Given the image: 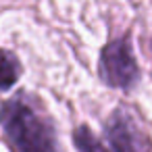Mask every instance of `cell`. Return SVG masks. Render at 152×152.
I'll return each mask as SVG.
<instances>
[{"mask_svg": "<svg viewBox=\"0 0 152 152\" xmlns=\"http://www.w3.org/2000/svg\"><path fill=\"white\" fill-rule=\"evenodd\" d=\"M0 129L13 152H61L56 121L42 98L27 90L0 102Z\"/></svg>", "mask_w": 152, "mask_h": 152, "instance_id": "cell-1", "label": "cell"}, {"mask_svg": "<svg viewBox=\"0 0 152 152\" xmlns=\"http://www.w3.org/2000/svg\"><path fill=\"white\" fill-rule=\"evenodd\" d=\"M106 152H148V140L142 133L133 115L117 106L102 125Z\"/></svg>", "mask_w": 152, "mask_h": 152, "instance_id": "cell-3", "label": "cell"}, {"mask_svg": "<svg viewBox=\"0 0 152 152\" xmlns=\"http://www.w3.org/2000/svg\"><path fill=\"white\" fill-rule=\"evenodd\" d=\"M73 144L77 148V152H106V146L94 135V131L81 123L73 129Z\"/></svg>", "mask_w": 152, "mask_h": 152, "instance_id": "cell-5", "label": "cell"}, {"mask_svg": "<svg viewBox=\"0 0 152 152\" xmlns=\"http://www.w3.org/2000/svg\"><path fill=\"white\" fill-rule=\"evenodd\" d=\"M150 46H152V40H150Z\"/></svg>", "mask_w": 152, "mask_h": 152, "instance_id": "cell-6", "label": "cell"}, {"mask_svg": "<svg viewBox=\"0 0 152 152\" xmlns=\"http://www.w3.org/2000/svg\"><path fill=\"white\" fill-rule=\"evenodd\" d=\"M23 75V67L19 56L13 50L0 48V92H9L17 86Z\"/></svg>", "mask_w": 152, "mask_h": 152, "instance_id": "cell-4", "label": "cell"}, {"mask_svg": "<svg viewBox=\"0 0 152 152\" xmlns=\"http://www.w3.org/2000/svg\"><path fill=\"white\" fill-rule=\"evenodd\" d=\"M98 77L104 86L121 92H131L142 79V69L133 52L131 34L108 40L98 54Z\"/></svg>", "mask_w": 152, "mask_h": 152, "instance_id": "cell-2", "label": "cell"}]
</instances>
